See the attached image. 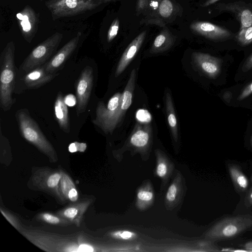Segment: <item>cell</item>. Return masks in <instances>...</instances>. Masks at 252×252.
Masks as SVG:
<instances>
[{
	"mask_svg": "<svg viewBox=\"0 0 252 252\" xmlns=\"http://www.w3.org/2000/svg\"><path fill=\"white\" fill-rule=\"evenodd\" d=\"M251 147H252V135L251 139Z\"/></svg>",
	"mask_w": 252,
	"mask_h": 252,
	"instance_id": "obj_46",
	"label": "cell"
},
{
	"mask_svg": "<svg viewBox=\"0 0 252 252\" xmlns=\"http://www.w3.org/2000/svg\"><path fill=\"white\" fill-rule=\"evenodd\" d=\"M20 233L35 245L47 252L79 251L81 245L71 238L40 230L23 228Z\"/></svg>",
	"mask_w": 252,
	"mask_h": 252,
	"instance_id": "obj_4",
	"label": "cell"
},
{
	"mask_svg": "<svg viewBox=\"0 0 252 252\" xmlns=\"http://www.w3.org/2000/svg\"><path fill=\"white\" fill-rule=\"evenodd\" d=\"M217 9L232 12L240 23V30L252 25V6L243 2L219 4Z\"/></svg>",
	"mask_w": 252,
	"mask_h": 252,
	"instance_id": "obj_16",
	"label": "cell"
},
{
	"mask_svg": "<svg viewBox=\"0 0 252 252\" xmlns=\"http://www.w3.org/2000/svg\"><path fill=\"white\" fill-rule=\"evenodd\" d=\"M161 1V0H149L148 7L144 12L145 19L158 18V12Z\"/></svg>",
	"mask_w": 252,
	"mask_h": 252,
	"instance_id": "obj_31",
	"label": "cell"
},
{
	"mask_svg": "<svg viewBox=\"0 0 252 252\" xmlns=\"http://www.w3.org/2000/svg\"><path fill=\"white\" fill-rule=\"evenodd\" d=\"M117 0H102L103 3L109 2H115Z\"/></svg>",
	"mask_w": 252,
	"mask_h": 252,
	"instance_id": "obj_45",
	"label": "cell"
},
{
	"mask_svg": "<svg viewBox=\"0 0 252 252\" xmlns=\"http://www.w3.org/2000/svg\"><path fill=\"white\" fill-rule=\"evenodd\" d=\"M63 36V33L56 32L40 43L25 59L20 69L27 73L42 66L56 51Z\"/></svg>",
	"mask_w": 252,
	"mask_h": 252,
	"instance_id": "obj_8",
	"label": "cell"
},
{
	"mask_svg": "<svg viewBox=\"0 0 252 252\" xmlns=\"http://www.w3.org/2000/svg\"><path fill=\"white\" fill-rule=\"evenodd\" d=\"M239 43L243 45H247L252 42V25L240 30L237 35Z\"/></svg>",
	"mask_w": 252,
	"mask_h": 252,
	"instance_id": "obj_30",
	"label": "cell"
},
{
	"mask_svg": "<svg viewBox=\"0 0 252 252\" xmlns=\"http://www.w3.org/2000/svg\"><path fill=\"white\" fill-rule=\"evenodd\" d=\"M122 93L115 94L109 99L107 105L99 102L96 109V117L92 120L105 134H112L120 124L125 113L121 109Z\"/></svg>",
	"mask_w": 252,
	"mask_h": 252,
	"instance_id": "obj_5",
	"label": "cell"
},
{
	"mask_svg": "<svg viewBox=\"0 0 252 252\" xmlns=\"http://www.w3.org/2000/svg\"><path fill=\"white\" fill-rule=\"evenodd\" d=\"M61 173L60 189L62 197L65 201L77 202L79 194L75 184L70 177L63 170H61Z\"/></svg>",
	"mask_w": 252,
	"mask_h": 252,
	"instance_id": "obj_24",
	"label": "cell"
},
{
	"mask_svg": "<svg viewBox=\"0 0 252 252\" xmlns=\"http://www.w3.org/2000/svg\"><path fill=\"white\" fill-rule=\"evenodd\" d=\"M186 190L185 180L181 173L177 170L174 178L168 188L164 198L167 210H172L182 200Z\"/></svg>",
	"mask_w": 252,
	"mask_h": 252,
	"instance_id": "obj_12",
	"label": "cell"
},
{
	"mask_svg": "<svg viewBox=\"0 0 252 252\" xmlns=\"http://www.w3.org/2000/svg\"><path fill=\"white\" fill-rule=\"evenodd\" d=\"M252 94V82L248 85L242 92L241 94L239 95L237 99L238 100H242L251 94Z\"/></svg>",
	"mask_w": 252,
	"mask_h": 252,
	"instance_id": "obj_37",
	"label": "cell"
},
{
	"mask_svg": "<svg viewBox=\"0 0 252 252\" xmlns=\"http://www.w3.org/2000/svg\"><path fill=\"white\" fill-rule=\"evenodd\" d=\"M153 140L152 127L149 123H137L122 147L116 151V155L126 151L132 154L139 153L144 156L149 153Z\"/></svg>",
	"mask_w": 252,
	"mask_h": 252,
	"instance_id": "obj_7",
	"label": "cell"
},
{
	"mask_svg": "<svg viewBox=\"0 0 252 252\" xmlns=\"http://www.w3.org/2000/svg\"><path fill=\"white\" fill-rule=\"evenodd\" d=\"M227 167L231 179L237 190L239 192L246 191L249 186V180L240 167L235 164L229 163Z\"/></svg>",
	"mask_w": 252,
	"mask_h": 252,
	"instance_id": "obj_25",
	"label": "cell"
},
{
	"mask_svg": "<svg viewBox=\"0 0 252 252\" xmlns=\"http://www.w3.org/2000/svg\"><path fill=\"white\" fill-rule=\"evenodd\" d=\"M36 218L39 221L51 225L64 226L71 223L70 221L60 216L49 212L39 213L37 215Z\"/></svg>",
	"mask_w": 252,
	"mask_h": 252,
	"instance_id": "obj_27",
	"label": "cell"
},
{
	"mask_svg": "<svg viewBox=\"0 0 252 252\" xmlns=\"http://www.w3.org/2000/svg\"><path fill=\"white\" fill-rule=\"evenodd\" d=\"M245 204L247 207H252V187L249 189L246 195Z\"/></svg>",
	"mask_w": 252,
	"mask_h": 252,
	"instance_id": "obj_40",
	"label": "cell"
},
{
	"mask_svg": "<svg viewBox=\"0 0 252 252\" xmlns=\"http://www.w3.org/2000/svg\"><path fill=\"white\" fill-rule=\"evenodd\" d=\"M21 32L25 39L31 43L37 32L38 18L34 10L27 5L16 14Z\"/></svg>",
	"mask_w": 252,
	"mask_h": 252,
	"instance_id": "obj_11",
	"label": "cell"
},
{
	"mask_svg": "<svg viewBox=\"0 0 252 252\" xmlns=\"http://www.w3.org/2000/svg\"><path fill=\"white\" fill-rule=\"evenodd\" d=\"M20 132L28 142L45 155L51 162L58 160L56 152L41 131L36 122L26 109L18 110L16 113Z\"/></svg>",
	"mask_w": 252,
	"mask_h": 252,
	"instance_id": "obj_1",
	"label": "cell"
},
{
	"mask_svg": "<svg viewBox=\"0 0 252 252\" xmlns=\"http://www.w3.org/2000/svg\"><path fill=\"white\" fill-rule=\"evenodd\" d=\"M252 228V216L239 215L223 218L216 223L204 235L206 239L220 241L234 238Z\"/></svg>",
	"mask_w": 252,
	"mask_h": 252,
	"instance_id": "obj_3",
	"label": "cell"
},
{
	"mask_svg": "<svg viewBox=\"0 0 252 252\" xmlns=\"http://www.w3.org/2000/svg\"><path fill=\"white\" fill-rule=\"evenodd\" d=\"M156 158L155 175L161 181V187L164 188L172 176L175 166L164 152L160 149L155 151Z\"/></svg>",
	"mask_w": 252,
	"mask_h": 252,
	"instance_id": "obj_19",
	"label": "cell"
},
{
	"mask_svg": "<svg viewBox=\"0 0 252 252\" xmlns=\"http://www.w3.org/2000/svg\"><path fill=\"white\" fill-rule=\"evenodd\" d=\"M103 3L102 0H48L45 5L56 20L92 10Z\"/></svg>",
	"mask_w": 252,
	"mask_h": 252,
	"instance_id": "obj_6",
	"label": "cell"
},
{
	"mask_svg": "<svg viewBox=\"0 0 252 252\" xmlns=\"http://www.w3.org/2000/svg\"><path fill=\"white\" fill-rule=\"evenodd\" d=\"M76 98L73 94H68L64 97V101L67 106L72 107L77 101Z\"/></svg>",
	"mask_w": 252,
	"mask_h": 252,
	"instance_id": "obj_38",
	"label": "cell"
},
{
	"mask_svg": "<svg viewBox=\"0 0 252 252\" xmlns=\"http://www.w3.org/2000/svg\"><path fill=\"white\" fill-rule=\"evenodd\" d=\"M119 26L120 21L118 18H116L111 23L108 31L107 40L108 42L112 41L117 35Z\"/></svg>",
	"mask_w": 252,
	"mask_h": 252,
	"instance_id": "obj_33",
	"label": "cell"
},
{
	"mask_svg": "<svg viewBox=\"0 0 252 252\" xmlns=\"http://www.w3.org/2000/svg\"><path fill=\"white\" fill-rule=\"evenodd\" d=\"M220 0H207L204 3L202 4V7H206L211 4H213Z\"/></svg>",
	"mask_w": 252,
	"mask_h": 252,
	"instance_id": "obj_43",
	"label": "cell"
},
{
	"mask_svg": "<svg viewBox=\"0 0 252 252\" xmlns=\"http://www.w3.org/2000/svg\"><path fill=\"white\" fill-rule=\"evenodd\" d=\"M232 94L229 91L225 92L222 95L223 98L228 103H229L232 98Z\"/></svg>",
	"mask_w": 252,
	"mask_h": 252,
	"instance_id": "obj_41",
	"label": "cell"
},
{
	"mask_svg": "<svg viewBox=\"0 0 252 252\" xmlns=\"http://www.w3.org/2000/svg\"><path fill=\"white\" fill-rule=\"evenodd\" d=\"M242 247L248 252H252V241L246 243Z\"/></svg>",
	"mask_w": 252,
	"mask_h": 252,
	"instance_id": "obj_42",
	"label": "cell"
},
{
	"mask_svg": "<svg viewBox=\"0 0 252 252\" xmlns=\"http://www.w3.org/2000/svg\"><path fill=\"white\" fill-rule=\"evenodd\" d=\"M0 210L2 215L11 224L20 232L23 228L22 227L18 220L12 214L5 211L2 208H0Z\"/></svg>",
	"mask_w": 252,
	"mask_h": 252,
	"instance_id": "obj_32",
	"label": "cell"
},
{
	"mask_svg": "<svg viewBox=\"0 0 252 252\" xmlns=\"http://www.w3.org/2000/svg\"><path fill=\"white\" fill-rule=\"evenodd\" d=\"M234 250L231 248H223L220 250L221 252H233Z\"/></svg>",
	"mask_w": 252,
	"mask_h": 252,
	"instance_id": "obj_44",
	"label": "cell"
},
{
	"mask_svg": "<svg viewBox=\"0 0 252 252\" xmlns=\"http://www.w3.org/2000/svg\"><path fill=\"white\" fill-rule=\"evenodd\" d=\"M165 109L171 135L174 141L177 142L178 139L177 121L172 97L168 92L165 94Z\"/></svg>",
	"mask_w": 252,
	"mask_h": 252,
	"instance_id": "obj_26",
	"label": "cell"
},
{
	"mask_svg": "<svg viewBox=\"0 0 252 252\" xmlns=\"http://www.w3.org/2000/svg\"><path fill=\"white\" fill-rule=\"evenodd\" d=\"M61 177V170L41 167L33 172L31 177V184L35 189L49 193L60 202L64 203L65 201L61 195L60 189Z\"/></svg>",
	"mask_w": 252,
	"mask_h": 252,
	"instance_id": "obj_9",
	"label": "cell"
},
{
	"mask_svg": "<svg viewBox=\"0 0 252 252\" xmlns=\"http://www.w3.org/2000/svg\"><path fill=\"white\" fill-rule=\"evenodd\" d=\"M55 114L60 127L65 132L70 131V124L67 105L61 92H59L54 105Z\"/></svg>",
	"mask_w": 252,
	"mask_h": 252,
	"instance_id": "obj_23",
	"label": "cell"
},
{
	"mask_svg": "<svg viewBox=\"0 0 252 252\" xmlns=\"http://www.w3.org/2000/svg\"><path fill=\"white\" fill-rule=\"evenodd\" d=\"M155 193L153 186L150 181L143 182L136 192L135 206L140 211L149 208L153 203Z\"/></svg>",
	"mask_w": 252,
	"mask_h": 252,
	"instance_id": "obj_22",
	"label": "cell"
},
{
	"mask_svg": "<svg viewBox=\"0 0 252 252\" xmlns=\"http://www.w3.org/2000/svg\"><path fill=\"white\" fill-rule=\"evenodd\" d=\"M93 80V68L89 66H86L82 71L76 86L78 116L86 110L91 94Z\"/></svg>",
	"mask_w": 252,
	"mask_h": 252,
	"instance_id": "obj_10",
	"label": "cell"
},
{
	"mask_svg": "<svg viewBox=\"0 0 252 252\" xmlns=\"http://www.w3.org/2000/svg\"><path fill=\"white\" fill-rule=\"evenodd\" d=\"M81 35V33L78 32L76 35L67 42L48 63L43 65L46 72L55 73L75 50Z\"/></svg>",
	"mask_w": 252,
	"mask_h": 252,
	"instance_id": "obj_13",
	"label": "cell"
},
{
	"mask_svg": "<svg viewBox=\"0 0 252 252\" xmlns=\"http://www.w3.org/2000/svg\"><path fill=\"white\" fill-rule=\"evenodd\" d=\"M110 236L115 239L122 241H131L137 238V234L127 230H119L110 233Z\"/></svg>",
	"mask_w": 252,
	"mask_h": 252,
	"instance_id": "obj_29",
	"label": "cell"
},
{
	"mask_svg": "<svg viewBox=\"0 0 252 252\" xmlns=\"http://www.w3.org/2000/svg\"><path fill=\"white\" fill-rule=\"evenodd\" d=\"M136 118L141 123H149L151 121V116L146 110H139L136 113Z\"/></svg>",
	"mask_w": 252,
	"mask_h": 252,
	"instance_id": "obj_34",
	"label": "cell"
},
{
	"mask_svg": "<svg viewBox=\"0 0 252 252\" xmlns=\"http://www.w3.org/2000/svg\"><path fill=\"white\" fill-rule=\"evenodd\" d=\"M147 34L146 31L138 34L128 45L118 63L115 73L117 77L126 69L140 50Z\"/></svg>",
	"mask_w": 252,
	"mask_h": 252,
	"instance_id": "obj_18",
	"label": "cell"
},
{
	"mask_svg": "<svg viewBox=\"0 0 252 252\" xmlns=\"http://www.w3.org/2000/svg\"><path fill=\"white\" fill-rule=\"evenodd\" d=\"M149 4V0H137L136 11L138 14L144 13Z\"/></svg>",
	"mask_w": 252,
	"mask_h": 252,
	"instance_id": "obj_36",
	"label": "cell"
},
{
	"mask_svg": "<svg viewBox=\"0 0 252 252\" xmlns=\"http://www.w3.org/2000/svg\"><path fill=\"white\" fill-rule=\"evenodd\" d=\"M176 5L171 0H161L158 12V18L162 20H170L175 15Z\"/></svg>",
	"mask_w": 252,
	"mask_h": 252,
	"instance_id": "obj_28",
	"label": "cell"
},
{
	"mask_svg": "<svg viewBox=\"0 0 252 252\" xmlns=\"http://www.w3.org/2000/svg\"><path fill=\"white\" fill-rule=\"evenodd\" d=\"M144 23L146 24H155L161 27H164L165 23L163 20L156 18H152L149 19H144L141 22V23Z\"/></svg>",
	"mask_w": 252,
	"mask_h": 252,
	"instance_id": "obj_35",
	"label": "cell"
},
{
	"mask_svg": "<svg viewBox=\"0 0 252 252\" xmlns=\"http://www.w3.org/2000/svg\"><path fill=\"white\" fill-rule=\"evenodd\" d=\"M15 49L14 42L10 41L0 56V104L4 111H8L15 102L12 96L15 78Z\"/></svg>",
	"mask_w": 252,
	"mask_h": 252,
	"instance_id": "obj_2",
	"label": "cell"
},
{
	"mask_svg": "<svg viewBox=\"0 0 252 252\" xmlns=\"http://www.w3.org/2000/svg\"><path fill=\"white\" fill-rule=\"evenodd\" d=\"M242 69L244 72H247L252 69V54L247 59Z\"/></svg>",
	"mask_w": 252,
	"mask_h": 252,
	"instance_id": "obj_39",
	"label": "cell"
},
{
	"mask_svg": "<svg viewBox=\"0 0 252 252\" xmlns=\"http://www.w3.org/2000/svg\"><path fill=\"white\" fill-rule=\"evenodd\" d=\"M189 28L194 32L212 40L225 39L231 35L225 29L207 22H193L190 25Z\"/></svg>",
	"mask_w": 252,
	"mask_h": 252,
	"instance_id": "obj_15",
	"label": "cell"
},
{
	"mask_svg": "<svg viewBox=\"0 0 252 252\" xmlns=\"http://www.w3.org/2000/svg\"><path fill=\"white\" fill-rule=\"evenodd\" d=\"M160 31L155 38L150 49L151 54H158L170 49L174 44L176 37L166 27Z\"/></svg>",
	"mask_w": 252,
	"mask_h": 252,
	"instance_id": "obj_21",
	"label": "cell"
},
{
	"mask_svg": "<svg viewBox=\"0 0 252 252\" xmlns=\"http://www.w3.org/2000/svg\"><path fill=\"white\" fill-rule=\"evenodd\" d=\"M56 76L55 73L46 72L42 65L27 73L24 80L25 84L28 88L35 89L51 81Z\"/></svg>",
	"mask_w": 252,
	"mask_h": 252,
	"instance_id": "obj_20",
	"label": "cell"
},
{
	"mask_svg": "<svg viewBox=\"0 0 252 252\" xmlns=\"http://www.w3.org/2000/svg\"></svg>",
	"mask_w": 252,
	"mask_h": 252,
	"instance_id": "obj_47",
	"label": "cell"
},
{
	"mask_svg": "<svg viewBox=\"0 0 252 252\" xmlns=\"http://www.w3.org/2000/svg\"><path fill=\"white\" fill-rule=\"evenodd\" d=\"M92 202L91 199H86L71 203L69 205L59 211L56 214L79 227L84 214Z\"/></svg>",
	"mask_w": 252,
	"mask_h": 252,
	"instance_id": "obj_17",
	"label": "cell"
},
{
	"mask_svg": "<svg viewBox=\"0 0 252 252\" xmlns=\"http://www.w3.org/2000/svg\"><path fill=\"white\" fill-rule=\"evenodd\" d=\"M191 57L196 66L209 77L215 78L220 73L221 62L220 59L197 52L192 53Z\"/></svg>",
	"mask_w": 252,
	"mask_h": 252,
	"instance_id": "obj_14",
	"label": "cell"
}]
</instances>
